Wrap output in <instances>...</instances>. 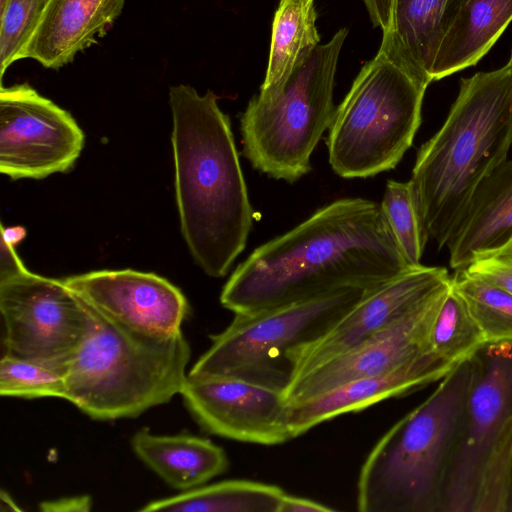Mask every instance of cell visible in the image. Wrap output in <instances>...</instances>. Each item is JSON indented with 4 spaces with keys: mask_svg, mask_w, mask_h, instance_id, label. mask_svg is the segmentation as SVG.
<instances>
[{
    "mask_svg": "<svg viewBox=\"0 0 512 512\" xmlns=\"http://www.w3.org/2000/svg\"><path fill=\"white\" fill-rule=\"evenodd\" d=\"M411 266L380 204L336 200L257 247L224 285L220 302L254 313L348 289H375Z\"/></svg>",
    "mask_w": 512,
    "mask_h": 512,
    "instance_id": "6da1fadb",
    "label": "cell"
},
{
    "mask_svg": "<svg viewBox=\"0 0 512 512\" xmlns=\"http://www.w3.org/2000/svg\"><path fill=\"white\" fill-rule=\"evenodd\" d=\"M175 193L181 231L196 264L211 277L227 274L253 226L229 117L210 90L171 86Z\"/></svg>",
    "mask_w": 512,
    "mask_h": 512,
    "instance_id": "7a4b0ae2",
    "label": "cell"
},
{
    "mask_svg": "<svg viewBox=\"0 0 512 512\" xmlns=\"http://www.w3.org/2000/svg\"><path fill=\"white\" fill-rule=\"evenodd\" d=\"M512 147V62L460 81L439 130L419 148L410 183L428 233L446 243L482 181Z\"/></svg>",
    "mask_w": 512,
    "mask_h": 512,
    "instance_id": "3957f363",
    "label": "cell"
},
{
    "mask_svg": "<svg viewBox=\"0 0 512 512\" xmlns=\"http://www.w3.org/2000/svg\"><path fill=\"white\" fill-rule=\"evenodd\" d=\"M473 371V357L461 362L376 443L360 470L359 511L440 512Z\"/></svg>",
    "mask_w": 512,
    "mask_h": 512,
    "instance_id": "277c9868",
    "label": "cell"
},
{
    "mask_svg": "<svg viewBox=\"0 0 512 512\" xmlns=\"http://www.w3.org/2000/svg\"><path fill=\"white\" fill-rule=\"evenodd\" d=\"M90 308L95 329L62 367L65 400L93 419L115 420L138 417L181 393L191 357L182 332L142 333Z\"/></svg>",
    "mask_w": 512,
    "mask_h": 512,
    "instance_id": "5b68a950",
    "label": "cell"
},
{
    "mask_svg": "<svg viewBox=\"0 0 512 512\" xmlns=\"http://www.w3.org/2000/svg\"><path fill=\"white\" fill-rule=\"evenodd\" d=\"M428 85L380 45L335 108L326 140L333 171L351 179L394 169L421 125Z\"/></svg>",
    "mask_w": 512,
    "mask_h": 512,
    "instance_id": "8992f818",
    "label": "cell"
},
{
    "mask_svg": "<svg viewBox=\"0 0 512 512\" xmlns=\"http://www.w3.org/2000/svg\"><path fill=\"white\" fill-rule=\"evenodd\" d=\"M347 35V28L338 30L285 82L251 98L240 131L243 155L254 169L288 183L311 171V155L335 112V74Z\"/></svg>",
    "mask_w": 512,
    "mask_h": 512,
    "instance_id": "52a82bcc",
    "label": "cell"
},
{
    "mask_svg": "<svg viewBox=\"0 0 512 512\" xmlns=\"http://www.w3.org/2000/svg\"><path fill=\"white\" fill-rule=\"evenodd\" d=\"M368 291L348 289L254 313L235 314L222 332L211 337V346L188 376L238 378L285 392L292 380L288 353L324 335Z\"/></svg>",
    "mask_w": 512,
    "mask_h": 512,
    "instance_id": "ba28073f",
    "label": "cell"
},
{
    "mask_svg": "<svg viewBox=\"0 0 512 512\" xmlns=\"http://www.w3.org/2000/svg\"><path fill=\"white\" fill-rule=\"evenodd\" d=\"M6 354L57 367L96 326L91 308L62 280L30 271L0 283Z\"/></svg>",
    "mask_w": 512,
    "mask_h": 512,
    "instance_id": "9c48e42d",
    "label": "cell"
},
{
    "mask_svg": "<svg viewBox=\"0 0 512 512\" xmlns=\"http://www.w3.org/2000/svg\"><path fill=\"white\" fill-rule=\"evenodd\" d=\"M474 371L440 512H471L481 464L512 417V342L486 344Z\"/></svg>",
    "mask_w": 512,
    "mask_h": 512,
    "instance_id": "30bf717a",
    "label": "cell"
},
{
    "mask_svg": "<svg viewBox=\"0 0 512 512\" xmlns=\"http://www.w3.org/2000/svg\"><path fill=\"white\" fill-rule=\"evenodd\" d=\"M85 136L65 109L28 83L0 89V172L42 179L72 168Z\"/></svg>",
    "mask_w": 512,
    "mask_h": 512,
    "instance_id": "8fae6325",
    "label": "cell"
},
{
    "mask_svg": "<svg viewBox=\"0 0 512 512\" xmlns=\"http://www.w3.org/2000/svg\"><path fill=\"white\" fill-rule=\"evenodd\" d=\"M450 279L402 318L292 380L284 392L288 402L300 403L353 380L392 370L430 350L431 328L450 291Z\"/></svg>",
    "mask_w": 512,
    "mask_h": 512,
    "instance_id": "7c38bea8",
    "label": "cell"
},
{
    "mask_svg": "<svg viewBox=\"0 0 512 512\" xmlns=\"http://www.w3.org/2000/svg\"><path fill=\"white\" fill-rule=\"evenodd\" d=\"M207 432L241 442L277 445L293 439L284 392L231 377H187L180 393Z\"/></svg>",
    "mask_w": 512,
    "mask_h": 512,
    "instance_id": "4fadbf2b",
    "label": "cell"
},
{
    "mask_svg": "<svg viewBox=\"0 0 512 512\" xmlns=\"http://www.w3.org/2000/svg\"><path fill=\"white\" fill-rule=\"evenodd\" d=\"M449 279L446 268L420 264L368 291L324 335L288 353L292 380L402 318Z\"/></svg>",
    "mask_w": 512,
    "mask_h": 512,
    "instance_id": "5bb4252c",
    "label": "cell"
},
{
    "mask_svg": "<svg viewBox=\"0 0 512 512\" xmlns=\"http://www.w3.org/2000/svg\"><path fill=\"white\" fill-rule=\"evenodd\" d=\"M62 281L93 309L142 333L181 332L189 314L188 302L180 289L154 273L100 270Z\"/></svg>",
    "mask_w": 512,
    "mask_h": 512,
    "instance_id": "9a60e30c",
    "label": "cell"
},
{
    "mask_svg": "<svg viewBox=\"0 0 512 512\" xmlns=\"http://www.w3.org/2000/svg\"><path fill=\"white\" fill-rule=\"evenodd\" d=\"M456 366L430 349L392 370L353 380L309 400L291 404L292 437L342 414L363 410L442 380Z\"/></svg>",
    "mask_w": 512,
    "mask_h": 512,
    "instance_id": "2e32d148",
    "label": "cell"
},
{
    "mask_svg": "<svg viewBox=\"0 0 512 512\" xmlns=\"http://www.w3.org/2000/svg\"><path fill=\"white\" fill-rule=\"evenodd\" d=\"M125 0H50L20 59L59 69L104 37Z\"/></svg>",
    "mask_w": 512,
    "mask_h": 512,
    "instance_id": "e0dca14e",
    "label": "cell"
},
{
    "mask_svg": "<svg viewBox=\"0 0 512 512\" xmlns=\"http://www.w3.org/2000/svg\"><path fill=\"white\" fill-rule=\"evenodd\" d=\"M458 0H393L381 46L430 84L432 68L456 12Z\"/></svg>",
    "mask_w": 512,
    "mask_h": 512,
    "instance_id": "ac0fdd59",
    "label": "cell"
},
{
    "mask_svg": "<svg viewBox=\"0 0 512 512\" xmlns=\"http://www.w3.org/2000/svg\"><path fill=\"white\" fill-rule=\"evenodd\" d=\"M512 236V158L485 178L473 194L446 247L450 267L465 268L472 255Z\"/></svg>",
    "mask_w": 512,
    "mask_h": 512,
    "instance_id": "d6986e66",
    "label": "cell"
},
{
    "mask_svg": "<svg viewBox=\"0 0 512 512\" xmlns=\"http://www.w3.org/2000/svg\"><path fill=\"white\" fill-rule=\"evenodd\" d=\"M131 446L146 466L181 492L204 485L228 467L221 447L193 435H155L143 429L133 435Z\"/></svg>",
    "mask_w": 512,
    "mask_h": 512,
    "instance_id": "ffe728a7",
    "label": "cell"
},
{
    "mask_svg": "<svg viewBox=\"0 0 512 512\" xmlns=\"http://www.w3.org/2000/svg\"><path fill=\"white\" fill-rule=\"evenodd\" d=\"M511 21L512 0H458L432 68V80L475 66Z\"/></svg>",
    "mask_w": 512,
    "mask_h": 512,
    "instance_id": "44dd1931",
    "label": "cell"
},
{
    "mask_svg": "<svg viewBox=\"0 0 512 512\" xmlns=\"http://www.w3.org/2000/svg\"><path fill=\"white\" fill-rule=\"evenodd\" d=\"M315 0H280L272 22L268 65L260 88L285 82L317 48Z\"/></svg>",
    "mask_w": 512,
    "mask_h": 512,
    "instance_id": "7402d4cb",
    "label": "cell"
},
{
    "mask_svg": "<svg viewBox=\"0 0 512 512\" xmlns=\"http://www.w3.org/2000/svg\"><path fill=\"white\" fill-rule=\"evenodd\" d=\"M285 491L276 485L228 480L147 503L140 510L175 512H279Z\"/></svg>",
    "mask_w": 512,
    "mask_h": 512,
    "instance_id": "603a6c76",
    "label": "cell"
},
{
    "mask_svg": "<svg viewBox=\"0 0 512 512\" xmlns=\"http://www.w3.org/2000/svg\"><path fill=\"white\" fill-rule=\"evenodd\" d=\"M450 284L466 304L487 344L512 342V294L465 269L456 270Z\"/></svg>",
    "mask_w": 512,
    "mask_h": 512,
    "instance_id": "cb8c5ba5",
    "label": "cell"
},
{
    "mask_svg": "<svg viewBox=\"0 0 512 512\" xmlns=\"http://www.w3.org/2000/svg\"><path fill=\"white\" fill-rule=\"evenodd\" d=\"M429 344L437 356L454 365L472 358L487 344L482 330L451 284L432 325Z\"/></svg>",
    "mask_w": 512,
    "mask_h": 512,
    "instance_id": "d4e9b609",
    "label": "cell"
},
{
    "mask_svg": "<svg viewBox=\"0 0 512 512\" xmlns=\"http://www.w3.org/2000/svg\"><path fill=\"white\" fill-rule=\"evenodd\" d=\"M380 207L408 263L420 265L429 236L410 181H387Z\"/></svg>",
    "mask_w": 512,
    "mask_h": 512,
    "instance_id": "484cf974",
    "label": "cell"
},
{
    "mask_svg": "<svg viewBox=\"0 0 512 512\" xmlns=\"http://www.w3.org/2000/svg\"><path fill=\"white\" fill-rule=\"evenodd\" d=\"M511 484L512 417L481 464L471 512H506Z\"/></svg>",
    "mask_w": 512,
    "mask_h": 512,
    "instance_id": "4316f807",
    "label": "cell"
},
{
    "mask_svg": "<svg viewBox=\"0 0 512 512\" xmlns=\"http://www.w3.org/2000/svg\"><path fill=\"white\" fill-rule=\"evenodd\" d=\"M0 394L27 399H65L64 370L61 367L5 353L0 361Z\"/></svg>",
    "mask_w": 512,
    "mask_h": 512,
    "instance_id": "83f0119b",
    "label": "cell"
},
{
    "mask_svg": "<svg viewBox=\"0 0 512 512\" xmlns=\"http://www.w3.org/2000/svg\"><path fill=\"white\" fill-rule=\"evenodd\" d=\"M50 0H5L0 6V72L20 55L35 32Z\"/></svg>",
    "mask_w": 512,
    "mask_h": 512,
    "instance_id": "f1b7e54d",
    "label": "cell"
},
{
    "mask_svg": "<svg viewBox=\"0 0 512 512\" xmlns=\"http://www.w3.org/2000/svg\"><path fill=\"white\" fill-rule=\"evenodd\" d=\"M463 269L512 294V236L498 246L475 252Z\"/></svg>",
    "mask_w": 512,
    "mask_h": 512,
    "instance_id": "f546056e",
    "label": "cell"
},
{
    "mask_svg": "<svg viewBox=\"0 0 512 512\" xmlns=\"http://www.w3.org/2000/svg\"><path fill=\"white\" fill-rule=\"evenodd\" d=\"M15 243L1 231L0 283L19 277L29 271L16 253Z\"/></svg>",
    "mask_w": 512,
    "mask_h": 512,
    "instance_id": "4dcf8cb0",
    "label": "cell"
},
{
    "mask_svg": "<svg viewBox=\"0 0 512 512\" xmlns=\"http://www.w3.org/2000/svg\"><path fill=\"white\" fill-rule=\"evenodd\" d=\"M335 509L311 499L285 494L279 512H330Z\"/></svg>",
    "mask_w": 512,
    "mask_h": 512,
    "instance_id": "1f68e13d",
    "label": "cell"
},
{
    "mask_svg": "<svg viewBox=\"0 0 512 512\" xmlns=\"http://www.w3.org/2000/svg\"><path fill=\"white\" fill-rule=\"evenodd\" d=\"M374 27L384 30L390 21L393 0H363Z\"/></svg>",
    "mask_w": 512,
    "mask_h": 512,
    "instance_id": "d6a6232c",
    "label": "cell"
},
{
    "mask_svg": "<svg viewBox=\"0 0 512 512\" xmlns=\"http://www.w3.org/2000/svg\"><path fill=\"white\" fill-rule=\"evenodd\" d=\"M2 503H6V504H8L6 507H4V504H3V505H1V509H2V510H4V509H5V510H20V509L16 506L15 502L10 498V496H9V495H7V494H5V492H4V491H2V492H1V504H2Z\"/></svg>",
    "mask_w": 512,
    "mask_h": 512,
    "instance_id": "836d02e7",
    "label": "cell"
},
{
    "mask_svg": "<svg viewBox=\"0 0 512 512\" xmlns=\"http://www.w3.org/2000/svg\"><path fill=\"white\" fill-rule=\"evenodd\" d=\"M506 512H512V484L510 487L509 497L507 501V510Z\"/></svg>",
    "mask_w": 512,
    "mask_h": 512,
    "instance_id": "e575fe53",
    "label": "cell"
},
{
    "mask_svg": "<svg viewBox=\"0 0 512 512\" xmlns=\"http://www.w3.org/2000/svg\"><path fill=\"white\" fill-rule=\"evenodd\" d=\"M5 0H0V6L4 3Z\"/></svg>",
    "mask_w": 512,
    "mask_h": 512,
    "instance_id": "d590c367",
    "label": "cell"
},
{
    "mask_svg": "<svg viewBox=\"0 0 512 512\" xmlns=\"http://www.w3.org/2000/svg\"><path fill=\"white\" fill-rule=\"evenodd\" d=\"M509 60L512 62V53H511V57H510V59H509Z\"/></svg>",
    "mask_w": 512,
    "mask_h": 512,
    "instance_id": "8d00e7d4",
    "label": "cell"
}]
</instances>
